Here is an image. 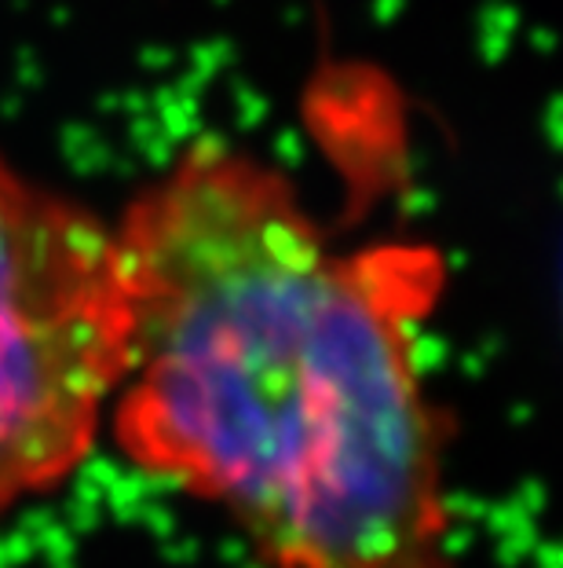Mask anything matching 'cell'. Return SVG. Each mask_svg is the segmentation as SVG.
<instances>
[{"label": "cell", "mask_w": 563, "mask_h": 568, "mask_svg": "<svg viewBox=\"0 0 563 568\" xmlns=\"http://www.w3.org/2000/svg\"><path fill=\"white\" fill-rule=\"evenodd\" d=\"M118 235V451L220 510L268 568H446V415L418 360L429 246L340 249L293 180L187 147Z\"/></svg>", "instance_id": "obj_1"}, {"label": "cell", "mask_w": 563, "mask_h": 568, "mask_svg": "<svg viewBox=\"0 0 563 568\" xmlns=\"http://www.w3.org/2000/svg\"><path fill=\"white\" fill-rule=\"evenodd\" d=\"M121 371L118 235L0 154V525L85 465Z\"/></svg>", "instance_id": "obj_2"}]
</instances>
